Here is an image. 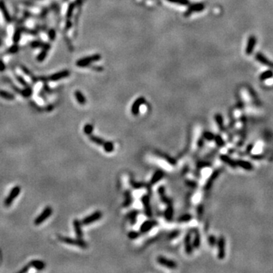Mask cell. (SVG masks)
<instances>
[{"label":"cell","instance_id":"23","mask_svg":"<svg viewBox=\"0 0 273 273\" xmlns=\"http://www.w3.org/2000/svg\"><path fill=\"white\" fill-rule=\"evenodd\" d=\"M236 164L237 166H238L240 168H244V169L247 170V171H252V170L253 169V165L248 161H245V160L242 159H238L236 161Z\"/></svg>","mask_w":273,"mask_h":273},{"label":"cell","instance_id":"5","mask_svg":"<svg viewBox=\"0 0 273 273\" xmlns=\"http://www.w3.org/2000/svg\"><path fill=\"white\" fill-rule=\"evenodd\" d=\"M226 241H225V238L224 236H220L219 238L217 241V248H218V253H217V257L218 259H225V247H226Z\"/></svg>","mask_w":273,"mask_h":273},{"label":"cell","instance_id":"45","mask_svg":"<svg viewBox=\"0 0 273 273\" xmlns=\"http://www.w3.org/2000/svg\"><path fill=\"white\" fill-rule=\"evenodd\" d=\"M203 212H204V208H203V204H199L196 209V212H197V216H198L199 219H201L203 217Z\"/></svg>","mask_w":273,"mask_h":273},{"label":"cell","instance_id":"60","mask_svg":"<svg viewBox=\"0 0 273 273\" xmlns=\"http://www.w3.org/2000/svg\"><path fill=\"white\" fill-rule=\"evenodd\" d=\"M0 46H2V41L0 40Z\"/></svg>","mask_w":273,"mask_h":273},{"label":"cell","instance_id":"33","mask_svg":"<svg viewBox=\"0 0 273 273\" xmlns=\"http://www.w3.org/2000/svg\"><path fill=\"white\" fill-rule=\"evenodd\" d=\"M273 77V71L271 70H266L259 75V80L264 81Z\"/></svg>","mask_w":273,"mask_h":273},{"label":"cell","instance_id":"12","mask_svg":"<svg viewBox=\"0 0 273 273\" xmlns=\"http://www.w3.org/2000/svg\"><path fill=\"white\" fill-rule=\"evenodd\" d=\"M52 213H53V209H52L50 206H47V207L43 211V212H42L41 214L35 219L34 224H35L36 225H40V224L43 223L44 221L47 220V218L50 217L52 215Z\"/></svg>","mask_w":273,"mask_h":273},{"label":"cell","instance_id":"21","mask_svg":"<svg viewBox=\"0 0 273 273\" xmlns=\"http://www.w3.org/2000/svg\"><path fill=\"white\" fill-rule=\"evenodd\" d=\"M174 216V208L172 204L167 205L165 210L164 211V218L167 222H171Z\"/></svg>","mask_w":273,"mask_h":273},{"label":"cell","instance_id":"30","mask_svg":"<svg viewBox=\"0 0 273 273\" xmlns=\"http://www.w3.org/2000/svg\"><path fill=\"white\" fill-rule=\"evenodd\" d=\"M29 266H33L35 268H37V270H43L45 268V263L43 262L40 260H33L32 262H30Z\"/></svg>","mask_w":273,"mask_h":273},{"label":"cell","instance_id":"44","mask_svg":"<svg viewBox=\"0 0 273 273\" xmlns=\"http://www.w3.org/2000/svg\"><path fill=\"white\" fill-rule=\"evenodd\" d=\"M47 50H43V51H42L41 53L38 55V56L37 57V60L38 61V62H41L44 61V59L47 58Z\"/></svg>","mask_w":273,"mask_h":273},{"label":"cell","instance_id":"49","mask_svg":"<svg viewBox=\"0 0 273 273\" xmlns=\"http://www.w3.org/2000/svg\"><path fill=\"white\" fill-rule=\"evenodd\" d=\"M185 184L187 187H190V188H196L197 187V183L194 180H185Z\"/></svg>","mask_w":273,"mask_h":273},{"label":"cell","instance_id":"17","mask_svg":"<svg viewBox=\"0 0 273 273\" xmlns=\"http://www.w3.org/2000/svg\"><path fill=\"white\" fill-rule=\"evenodd\" d=\"M69 75H70V71L68 70H63L52 74L50 77V80H52V81H57V80H61V79L68 77Z\"/></svg>","mask_w":273,"mask_h":273},{"label":"cell","instance_id":"41","mask_svg":"<svg viewBox=\"0 0 273 273\" xmlns=\"http://www.w3.org/2000/svg\"><path fill=\"white\" fill-rule=\"evenodd\" d=\"M93 131V125L91 124H86L84 127H83V132L86 135H90L92 134Z\"/></svg>","mask_w":273,"mask_h":273},{"label":"cell","instance_id":"18","mask_svg":"<svg viewBox=\"0 0 273 273\" xmlns=\"http://www.w3.org/2000/svg\"><path fill=\"white\" fill-rule=\"evenodd\" d=\"M255 58L259 63H261V64L264 65L268 66L269 68H273V62H271L269 59H267V58L265 57L263 54H262V53H256Z\"/></svg>","mask_w":273,"mask_h":273},{"label":"cell","instance_id":"37","mask_svg":"<svg viewBox=\"0 0 273 273\" xmlns=\"http://www.w3.org/2000/svg\"><path fill=\"white\" fill-rule=\"evenodd\" d=\"M203 138H204V140H206L207 141H214L215 134L214 133L211 132V131H206L203 132Z\"/></svg>","mask_w":273,"mask_h":273},{"label":"cell","instance_id":"10","mask_svg":"<svg viewBox=\"0 0 273 273\" xmlns=\"http://www.w3.org/2000/svg\"><path fill=\"white\" fill-rule=\"evenodd\" d=\"M156 261L159 264H160L162 266H165L166 268H171V269H174L177 266V263L174 261L167 259V258L162 256H159L156 258Z\"/></svg>","mask_w":273,"mask_h":273},{"label":"cell","instance_id":"4","mask_svg":"<svg viewBox=\"0 0 273 273\" xmlns=\"http://www.w3.org/2000/svg\"><path fill=\"white\" fill-rule=\"evenodd\" d=\"M187 10L184 12V15L185 17L190 16V14L193 12H199V11H202L203 10H204L205 8V4L203 2H196V3L193 4H189L187 5Z\"/></svg>","mask_w":273,"mask_h":273},{"label":"cell","instance_id":"7","mask_svg":"<svg viewBox=\"0 0 273 273\" xmlns=\"http://www.w3.org/2000/svg\"><path fill=\"white\" fill-rule=\"evenodd\" d=\"M158 222L154 219H148V220L144 221L141 225L140 228V232L141 234H145L150 232L152 229H153L154 227L158 225Z\"/></svg>","mask_w":273,"mask_h":273},{"label":"cell","instance_id":"24","mask_svg":"<svg viewBox=\"0 0 273 273\" xmlns=\"http://www.w3.org/2000/svg\"><path fill=\"white\" fill-rule=\"evenodd\" d=\"M81 222L78 220V219H74L73 222L74 228L75 233L77 235V238H82L83 237V232H82L81 229Z\"/></svg>","mask_w":273,"mask_h":273},{"label":"cell","instance_id":"59","mask_svg":"<svg viewBox=\"0 0 273 273\" xmlns=\"http://www.w3.org/2000/svg\"><path fill=\"white\" fill-rule=\"evenodd\" d=\"M71 27V23L70 21H68L67 23H66V29H68Z\"/></svg>","mask_w":273,"mask_h":273},{"label":"cell","instance_id":"53","mask_svg":"<svg viewBox=\"0 0 273 273\" xmlns=\"http://www.w3.org/2000/svg\"><path fill=\"white\" fill-rule=\"evenodd\" d=\"M18 49H19V47H18V45L15 43V44L13 45V46H11V47H10L9 50H8V52L11 53H16L18 51Z\"/></svg>","mask_w":273,"mask_h":273},{"label":"cell","instance_id":"26","mask_svg":"<svg viewBox=\"0 0 273 273\" xmlns=\"http://www.w3.org/2000/svg\"><path fill=\"white\" fill-rule=\"evenodd\" d=\"M215 121H216V124H217L218 127H219V130L222 132H225L226 130H225V127L224 125V120H223V117L222 115H221L220 113H216L215 115Z\"/></svg>","mask_w":273,"mask_h":273},{"label":"cell","instance_id":"36","mask_svg":"<svg viewBox=\"0 0 273 273\" xmlns=\"http://www.w3.org/2000/svg\"><path fill=\"white\" fill-rule=\"evenodd\" d=\"M191 219H192L191 215H190V213H185V214L180 216V217L177 219V222H180V223H182V222H190Z\"/></svg>","mask_w":273,"mask_h":273},{"label":"cell","instance_id":"2","mask_svg":"<svg viewBox=\"0 0 273 273\" xmlns=\"http://www.w3.org/2000/svg\"><path fill=\"white\" fill-rule=\"evenodd\" d=\"M141 202H142L143 206H144V213H145L146 216L148 217L149 219H151L153 217V209H152V206L150 205V195L145 194L141 197Z\"/></svg>","mask_w":273,"mask_h":273},{"label":"cell","instance_id":"55","mask_svg":"<svg viewBox=\"0 0 273 273\" xmlns=\"http://www.w3.org/2000/svg\"><path fill=\"white\" fill-rule=\"evenodd\" d=\"M17 79H18V81L20 82V83H21V84L23 85V86H27V82L25 81V80H24V79L22 78V77H20V76H17Z\"/></svg>","mask_w":273,"mask_h":273},{"label":"cell","instance_id":"57","mask_svg":"<svg viewBox=\"0 0 273 273\" xmlns=\"http://www.w3.org/2000/svg\"><path fill=\"white\" fill-rule=\"evenodd\" d=\"M5 69V63L2 62V60H0V71H3Z\"/></svg>","mask_w":273,"mask_h":273},{"label":"cell","instance_id":"31","mask_svg":"<svg viewBox=\"0 0 273 273\" xmlns=\"http://www.w3.org/2000/svg\"><path fill=\"white\" fill-rule=\"evenodd\" d=\"M130 184H131V187L135 189V190H140V189H143L144 187H147V184H144V182L136 181V180H132V179L130 180Z\"/></svg>","mask_w":273,"mask_h":273},{"label":"cell","instance_id":"38","mask_svg":"<svg viewBox=\"0 0 273 273\" xmlns=\"http://www.w3.org/2000/svg\"><path fill=\"white\" fill-rule=\"evenodd\" d=\"M211 162L207 161H200L196 163V169L200 170L203 168H206V167H210Z\"/></svg>","mask_w":273,"mask_h":273},{"label":"cell","instance_id":"11","mask_svg":"<svg viewBox=\"0 0 273 273\" xmlns=\"http://www.w3.org/2000/svg\"><path fill=\"white\" fill-rule=\"evenodd\" d=\"M102 213L101 211H96L93 213V214L89 215V216H86V218L82 220L81 224L83 225H88L89 224L93 223V222H96V221L99 220L102 218Z\"/></svg>","mask_w":273,"mask_h":273},{"label":"cell","instance_id":"8","mask_svg":"<svg viewBox=\"0 0 273 273\" xmlns=\"http://www.w3.org/2000/svg\"><path fill=\"white\" fill-rule=\"evenodd\" d=\"M146 102H147V100H146V99L144 96H140L138 99H136L135 101L133 102L132 105H131V112L132 113V115H134V116H137L140 113V108H141V106L144 105V104H145Z\"/></svg>","mask_w":273,"mask_h":273},{"label":"cell","instance_id":"51","mask_svg":"<svg viewBox=\"0 0 273 273\" xmlns=\"http://www.w3.org/2000/svg\"><path fill=\"white\" fill-rule=\"evenodd\" d=\"M43 43L40 41H33L32 43H30V47H33V48H36V47H43Z\"/></svg>","mask_w":273,"mask_h":273},{"label":"cell","instance_id":"9","mask_svg":"<svg viewBox=\"0 0 273 273\" xmlns=\"http://www.w3.org/2000/svg\"><path fill=\"white\" fill-rule=\"evenodd\" d=\"M20 192H21V187L20 186H16V187H14L12 190L10 191L9 195L8 196L6 199L5 200V202H4V205H5L6 207H8L10 206V205L12 203V202L14 201V200L16 198L17 196L19 195Z\"/></svg>","mask_w":273,"mask_h":273},{"label":"cell","instance_id":"19","mask_svg":"<svg viewBox=\"0 0 273 273\" xmlns=\"http://www.w3.org/2000/svg\"><path fill=\"white\" fill-rule=\"evenodd\" d=\"M155 154L157 156H159L160 158H162V159H163L165 160L167 162H168L170 165H175L176 163H177V161H176L175 159L172 158V157L170 156L168 154L165 153H163V152L155 151Z\"/></svg>","mask_w":273,"mask_h":273},{"label":"cell","instance_id":"34","mask_svg":"<svg viewBox=\"0 0 273 273\" xmlns=\"http://www.w3.org/2000/svg\"><path fill=\"white\" fill-rule=\"evenodd\" d=\"M103 147L104 150H105L106 153H112V152L114 151L115 150V147H114V144L111 141H105L102 145Z\"/></svg>","mask_w":273,"mask_h":273},{"label":"cell","instance_id":"14","mask_svg":"<svg viewBox=\"0 0 273 273\" xmlns=\"http://www.w3.org/2000/svg\"><path fill=\"white\" fill-rule=\"evenodd\" d=\"M256 45V37L253 35L250 36L247 40L246 46V54L250 56L253 52L254 48H255Z\"/></svg>","mask_w":273,"mask_h":273},{"label":"cell","instance_id":"47","mask_svg":"<svg viewBox=\"0 0 273 273\" xmlns=\"http://www.w3.org/2000/svg\"><path fill=\"white\" fill-rule=\"evenodd\" d=\"M21 94L24 96V97H29L30 95L32 94V89H30V87H26L24 90H22L21 92Z\"/></svg>","mask_w":273,"mask_h":273},{"label":"cell","instance_id":"39","mask_svg":"<svg viewBox=\"0 0 273 273\" xmlns=\"http://www.w3.org/2000/svg\"><path fill=\"white\" fill-rule=\"evenodd\" d=\"M141 236V232H137V231H131L128 233V237L131 240L138 239Z\"/></svg>","mask_w":273,"mask_h":273},{"label":"cell","instance_id":"27","mask_svg":"<svg viewBox=\"0 0 273 273\" xmlns=\"http://www.w3.org/2000/svg\"><path fill=\"white\" fill-rule=\"evenodd\" d=\"M192 245H193V247L195 248V249H198L201 245V235L196 229L194 232V238H193V241H192Z\"/></svg>","mask_w":273,"mask_h":273},{"label":"cell","instance_id":"52","mask_svg":"<svg viewBox=\"0 0 273 273\" xmlns=\"http://www.w3.org/2000/svg\"><path fill=\"white\" fill-rule=\"evenodd\" d=\"M48 35H49V38H50V40H52V41H53V40H54L55 39H56V30H53V29H51V30H50V31H49Z\"/></svg>","mask_w":273,"mask_h":273},{"label":"cell","instance_id":"13","mask_svg":"<svg viewBox=\"0 0 273 273\" xmlns=\"http://www.w3.org/2000/svg\"><path fill=\"white\" fill-rule=\"evenodd\" d=\"M159 193V198L161 200V201L163 203H165V205H169V204H172V200H171V198H169L165 193V188L163 186H160L158 188V190H157Z\"/></svg>","mask_w":273,"mask_h":273},{"label":"cell","instance_id":"56","mask_svg":"<svg viewBox=\"0 0 273 273\" xmlns=\"http://www.w3.org/2000/svg\"><path fill=\"white\" fill-rule=\"evenodd\" d=\"M263 156L262 155H253V156H251V158L253 159H263Z\"/></svg>","mask_w":273,"mask_h":273},{"label":"cell","instance_id":"32","mask_svg":"<svg viewBox=\"0 0 273 273\" xmlns=\"http://www.w3.org/2000/svg\"><path fill=\"white\" fill-rule=\"evenodd\" d=\"M89 141H92V142L94 143L95 144H97V145L99 146H102L103 145L104 142H105L104 139L99 138V137H97V136L93 135V134L89 135Z\"/></svg>","mask_w":273,"mask_h":273},{"label":"cell","instance_id":"43","mask_svg":"<svg viewBox=\"0 0 273 273\" xmlns=\"http://www.w3.org/2000/svg\"><path fill=\"white\" fill-rule=\"evenodd\" d=\"M0 96L2 98H3V99H8V100H12V99H14V96H13L12 94L2 90H0Z\"/></svg>","mask_w":273,"mask_h":273},{"label":"cell","instance_id":"58","mask_svg":"<svg viewBox=\"0 0 273 273\" xmlns=\"http://www.w3.org/2000/svg\"><path fill=\"white\" fill-rule=\"evenodd\" d=\"M253 145L252 144H250V145H248L247 147V150H246L247 153H250L251 152V150H253Z\"/></svg>","mask_w":273,"mask_h":273},{"label":"cell","instance_id":"35","mask_svg":"<svg viewBox=\"0 0 273 273\" xmlns=\"http://www.w3.org/2000/svg\"><path fill=\"white\" fill-rule=\"evenodd\" d=\"M214 141L216 142V144L219 147H225V141H224V139L222 138V137L220 134H216V135H215Z\"/></svg>","mask_w":273,"mask_h":273},{"label":"cell","instance_id":"1","mask_svg":"<svg viewBox=\"0 0 273 273\" xmlns=\"http://www.w3.org/2000/svg\"><path fill=\"white\" fill-rule=\"evenodd\" d=\"M101 58H102V56H101L100 54H94L92 55V56H86V57L82 58V59L77 60V62H76V65L80 68L87 67L92 63L96 62L100 60Z\"/></svg>","mask_w":273,"mask_h":273},{"label":"cell","instance_id":"16","mask_svg":"<svg viewBox=\"0 0 273 273\" xmlns=\"http://www.w3.org/2000/svg\"><path fill=\"white\" fill-rule=\"evenodd\" d=\"M184 249H185L186 253L190 255L192 253L193 250V245H192V241H191V235L190 233H187V235L184 237Z\"/></svg>","mask_w":273,"mask_h":273},{"label":"cell","instance_id":"42","mask_svg":"<svg viewBox=\"0 0 273 273\" xmlns=\"http://www.w3.org/2000/svg\"><path fill=\"white\" fill-rule=\"evenodd\" d=\"M208 243H209V245L211 247H213L216 246V244H217V239H216V236L213 235H209V237H208Z\"/></svg>","mask_w":273,"mask_h":273},{"label":"cell","instance_id":"15","mask_svg":"<svg viewBox=\"0 0 273 273\" xmlns=\"http://www.w3.org/2000/svg\"><path fill=\"white\" fill-rule=\"evenodd\" d=\"M165 176V172L161 169H158L154 172V174L152 176L151 179H150V182H149V185L153 186L154 184H157L160 180L163 178V177Z\"/></svg>","mask_w":273,"mask_h":273},{"label":"cell","instance_id":"25","mask_svg":"<svg viewBox=\"0 0 273 273\" xmlns=\"http://www.w3.org/2000/svg\"><path fill=\"white\" fill-rule=\"evenodd\" d=\"M133 203V197H132V194H131V192L130 190H126L125 192V201L123 202L122 203V206L124 208H127L129 207Z\"/></svg>","mask_w":273,"mask_h":273},{"label":"cell","instance_id":"22","mask_svg":"<svg viewBox=\"0 0 273 273\" xmlns=\"http://www.w3.org/2000/svg\"><path fill=\"white\" fill-rule=\"evenodd\" d=\"M139 213V211L137 210V209H134V210L130 211L128 214L126 215V219L130 221V223H131V225L132 226L135 225L136 222H137V218H138Z\"/></svg>","mask_w":273,"mask_h":273},{"label":"cell","instance_id":"6","mask_svg":"<svg viewBox=\"0 0 273 273\" xmlns=\"http://www.w3.org/2000/svg\"><path fill=\"white\" fill-rule=\"evenodd\" d=\"M221 172H222V169H221V168H217V169L213 171V172L211 174V175L209 176V177L207 179V180H206V184H205L204 185L205 191H208V190H209L212 188V185H213V183H214L215 180L218 178V177H219V174H221Z\"/></svg>","mask_w":273,"mask_h":273},{"label":"cell","instance_id":"3","mask_svg":"<svg viewBox=\"0 0 273 273\" xmlns=\"http://www.w3.org/2000/svg\"><path fill=\"white\" fill-rule=\"evenodd\" d=\"M59 240L63 241L65 244L71 245H74V246L80 247L82 248L87 247V244L86 241H83L81 238H77V239H73V238H67V237H59Z\"/></svg>","mask_w":273,"mask_h":273},{"label":"cell","instance_id":"50","mask_svg":"<svg viewBox=\"0 0 273 273\" xmlns=\"http://www.w3.org/2000/svg\"><path fill=\"white\" fill-rule=\"evenodd\" d=\"M21 39V31L20 30H17L15 31V33L14 34V37H13V41L14 43H17Z\"/></svg>","mask_w":273,"mask_h":273},{"label":"cell","instance_id":"20","mask_svg":"<svg viewBox=\"0 0 273 273\" xmlns=\"http://www.w3.org/2000/svg\"><path fill=\"white\" fill-rule=\"evenodd\" d=\"M219 159H220L222 160L224 163H225V164L228 165L230 166V167H232V168H235L237 167L236 161H235L233 159H232L228 155H225V154H221V155L219 156Z\"/></svg>","mask_w":273,"mask_h":273},{"label":"cell","instance_id":"54","mask_svg":"<svg viewBox=\"0 0 273 273\" xmlns=\"http://www.w3.org/2000/svg\"><path fill=\"white\" fill-rule=\"evenodd\" d=\"M203 145H204V138L202 137V138H199L198 141H197V147H198V148L201 149L203 148Z\"/></svg>","mask_w":273,"mask_h":273},{"label":"cell","instance_id":"46","mask_svg":"<svg viewBox=\"0 0 273 273\" xmlns=\"http://www.w3.org/2000/svg\"><path fill=\"white\" fill-rule=\"evenodd\" d=\"M180 234V232L179 230H174L171 232H170L168 235V238L170 240L174 239V238H177L179 236V235Z\"/></svg>","mask_w":273,"mask_h":273},{"label":"cell","instance_id":"28","mask_svg":"<svg viewBox=\"0 0 273 273\" xmlns=\"http://www.w3.org/2000/svg\"><path fill=\"white\" fill-rule=\"evenodd\" d=\"M0 10L2 11V14H3L5 21H8V22L11 21V16H10L8 9H7L6 6H5V2H4L2 0H0Z\"/></svg>","mask_w":273,"mask_h":273},{"label":"cell","instance_id":"48","mask_svg":"<svg viewBox=\"0 0 273 273\" xmlns=\"http://www.w3.org/2000/svg\"><path fill=\"white\" fill-rule=\"evenodd\" d=\"M74 7H75V4H74V3H71L70 5H69L68 8V10H67V18H70L71 17L72 14H73V11H74Z\"/></svg>","mask_w":273,"mask_h":273},{"label":"cell","instance_id":"40","mask_svg":"<svg viewBox=\"0 0 273 273\" xmlns=\"http://www.w3.org/2000/svg\"><path fill=\"white\" fill-rule=\"evenodd\" d=\"M167 1L171 3L178 4V5H184V6H187L190 4V0H167Z\"/></svg>","mask_w":273,"mask_h":273},{"label":"cell","instance_id":"29","mask_svg":"<svg viewBox=\"0 0 273 273\" xmlns=\"http://www.w3.org/2000/svg\"><path fill=\"white\" fill-rule=\"evenodd\" d=\"M74 96L79 104H80V105H85V104H86V97H85L84 95H83L80 90L75 91Z\"/></svg>","mask_w":273,"mask_h":273}]
</instances>
